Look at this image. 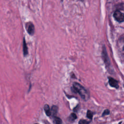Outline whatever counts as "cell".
I'll list each match as a JSON object with an SVG mask.
<instances>
[{
    "instance_id": "cell-1",
    "label": "cell",
    "mask_w": 124,
    "mask_h": 124,
    "mask_svg": "<svg viewBox=\"0 0 124 124\" xmlns=\"http://www.w3.org/2000/svg\"><path fill=\"white\" fill-rule=\"evenodd\" d=\"M72 91L79 94L80 97L85 101H87L89 98V92L81 84L78 82H74L73 84Z\"/></svg>"
},
{
    "instance_id": "cell-2",
    "label": "cell",
    "mask_w": 124,
    "mask_h": 124,
    "mask_svg": "<svg viewBox=\"0 0 124 124\" xmlns=\"http://www.w3.org/2000/svg\"><path fill=\"white\" fill-rule=\"evenodd\" d=\"M113 16L115 19L119 23L124 21V14L122 13L119 10L115 11L113 14Z\"/></svg>"
},
{
    "instance_id": "cell-3",
    "label": "cell",
    "mask_w": 124,
    "mask_h": 124,
    "mask_svg": "<svg viewBox=\"0 0 124 124\" xmlns=\"http://www.w3.org/2000/svg\"><path fill=\"white\" fill-rule=\"evenodd\" d=\"M102 55V58L104 60V63H105L106 66H108V67L110 65V61H109V58L108 57V55L107 54L106 49V47H105V46H104L103 47Z\"/></svg>"
},
{
    "instance_id": "cell-4",
    "label": "cell",
    "mask_w": 124,
    "mask_h": 124,
    "mask_svg": "<svg viewBox=\"0 0 124 124\" xmlns=\"http://www.w3.org/2000/svg\"><path fill=\"white\" fill-rule=\"evenodd\" d=\"M118 46L120 53L124 56V37L120 38L118 41Z\"/></svg>"
},
{
    "instance_id": "cell-5",
    "label": "cell",
    "mask_w": 124,
    "mask_h": 124,
    "mask_svg": "<svg viewBox=\"0 0 124 124\" xmlns=\"http://www.w3.org/2000/svg\"><path fill=\"white\" fill-rule=\"evenodd\" d=\"M26 28L28 33L30 35H33L34 33V26L32 23H27L26 25Z\"/></svg>"
},
{
    "instance_id": "cell-6",
    "label": "cell",
    "mask_w": 124,
    "mask_h": 124,
    "mask_svg": "<svg viewBox=\"0 0 124 124\" xmlns=\"http://www.w3.org/2000/svg\"><path fill=\"white\" fill-rule=\"evenodd\" d=\"M108 83L109 85L112 87L115 88L116 89H118L119 88L118 81L112 78H108Z\"/></svg>"
},
{
    "instance_id": "cell-7",
    "label": "cell",
    "mask_w": 124,
    "mask_h": 124,
    "mask_svg": "<svg viewBox=\"0 0 124 124\" xmlns=\"http://www.w3.org/2000/svg\"><path fill=\"white\" fill-rule=\"evenodd\" d=\"M58 108L57 106H53L51 108V115L53 117L56 116L58 112Z\"/></svg>"
},
{
    "instance_id": "cell-8",
    "label": "cell",
    "mask_w": 124,
    "mask_h": 124,
    "mask_svg": "<svg viewBox=\"0 0 124 124\" xmlns=\"http://www.w3.org/2000/svg\"><path fill=\"white\" fill-rule=\"evenodd\" d=\"M23 54L24 56H26L28 54V47L27 46V44L26 43V41L25 40V38L23 39Z\"/></svg>"
},
{
    "instance_id": "cell-9",
    "label": "cell",
    "mask_w": 124,
    "mask_h": 124,
    "mask_svg": "<svg viewBox=\"0 0 124 124\" xmlns=\"http://www.w3.org/2000/svg\"><path fill=\"white\" fill-rule=\"evenodd\" d=\"M44 110L46 112V115L47 116H51V108H50L49 105L47 104H46L44 106Z\"/></svg>"
},
{
    "instance_id": "cell-10",
    "label": "cell",
    "mask_w": 124,
    "mask_h": 124,
    "mask_svg": "<svg viewBox=\"0 0 124 124\" xmlns=\"http://www.w3.org/2000/svg\"><path fill=\"white\" fill-rule=\"evenodd\" d=\"M77 117L76 114L74 113H72L69 117V121L70 122H73L75 119H77Z\"/></svg>"
},
{
    "instance_id": "cell-11",
    "label": "cell",
    "mask_w": 124,
    "mask_h": 124,
    "mask_svg": "<svg viewBox=\"0 0 124 124\" xmlns=\"http://www.w3.org/2000/svg\"><path fill=\"white\" fill-rule=\"evenodd\" d=\"M53 123L55 124H61L62 123V121L60 118L55 116V117H54Z\"/></svg>"
},
{
    "instance_id": "cell-12",
    "label": "cell",
    "mask_w": 124,
    "mask_h": 124,
    "mask_svg": "<svg viewBox=\"0 0 124 124\" xmlns=\"http://www.w3.org/2000/svg\"><path fill=\"white\" fill-rule=\"evenodd\" d=\"M93 116V113L90 110H88L87 112V117L91 120L92 119Z\"/></svg>"
},
{
    "instance_id": "cell-13",
    "label": "cell",
    "mask_w": 124,
    "mask_h": 124,
    "mask_svg": "<svg viewBox=\"0 0 124 124\" xmlns=\"http://www.w3.org/2000/svg\"><path fill=\"white\" fill-rule=\"evenodd\" d=\"M89 123H90L89 121H87L84 120H80L78 122V124H87Z\"/></svg>"
},
{
    "instance_id": "cell-14",
    "label": "cell",
    "mask_w": 124,
    "mask_h": 124,
    "mask_svg": "<svg viewBox=\"0 0 124 124\" xmlns=\"http://www.w3.org/2000/svg\"><path fill=\"white\" fill-rule=\"evenodd\" d=\"M109 113H110V111H109V110H108V109H105L104 111V112H103V113H102V116H105V115H108L109 114Z\"/></svg>"
},
{
    "instance_id": "cell-15",
    "label": "cell",
    "mask_w": 124,
    "mask_h": 124,
    "mask_svg": "<svg viewBox=\"0 0 124 124\" xmlns=\"http://www.w3.org/2000/svg\"><path fill=\"white\" fill-rule=\"evenodd\" d=\"M80 0V1H83L84 0Z\"/></svg>"
}]
</instances>
